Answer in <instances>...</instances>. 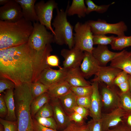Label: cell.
<instances>
[{
  "mask_svg": "<svg viewBox=\"0 0 131 131\" xmlns=\"http://www.w3.org/2000/svg\"><path fill=\"white\" fill-rule=\"evenodd\" d=\"M100 67L92 53L84 51L83 58L80 67L85 78H88L93 75H95Z\"/></svg>",
  "mask_w": 131,
  "mask_h": 131,
  "instance_id": "cell-16",
  "label": "cell"
},
{
  "mask_svg": "<svg viewBox=\"0 0 131 131\" xmlns=\"http://www.w3.org/2000/svg\"><path fill=\"white\" fill-rule=\"evenodd\" d=\"M91 84L92 87V92L90 97V115L92 119H100L102 113V105L99 82H94Z\"/></svg>",
  "mask_w": 131,
  "mask_h": 131,
  "instance_id": "cell-14",
  "label": "cell"
},
{
  "mask_svg": "<svg viewBox=\"0 0 131 131\" xmlns=\"http://www.w3.org/2000/svg\"><path fill=\"white\" fill-rule=\"evenodd\" d=\"M128 80L130 86V91L131 93V75L128 74Z\"/></svg>",
  "mask_w": 131,
  "mask_h": 131,
  "instance_id": "cell-50",
  "label": "cell"
},
{
  "mask_svg": "<svg viewBox=\"0 0 131 131\" xmlns=\"http://www.w3.org/2000/svg\"><path fill=\"white\" fill-rule=\"evenodd\" d=\"M120 106L127 113L131 112V93L130 91L120 93Z\"/></svg>",
  "mask_w": 131,
  "mask_h": 131,
  "instance_id": "cell-30",
  "label": "cell"
},
{
  "mask_svg": "<svg viewBox=\"0 0 131 131\" xmlns=\"http://www.w3.org/2000/svg\"><path fill=\"white\" fill-rule=\"evenodd\" d=\"M110 66L121 69L131 75V51L122 50L111 61Z\"/></svg>",
  "mask_w": 131,
  "mask_h": 131,
  "instance_id": "cell-19",
  "label": "cell"
},
{
  "mask_svg": "<svg viewBox=\"0 0 131 131\" xmlns=\"http://www.w3.org/2000/svg\"><path fill=\"white\" fill-rule=\"evenodd\" d=\"M15 86L14 83L10 80L5 78H0V94L4 92L5 90L14 89Z\"/></svg>",
  "mask_w": 131,
  "mask_h": 131,
  "instance_id": "cell-38",
  "label": "cell"
},
{
  "mask_svg": "<svg viewBox=\"0 0 131 131\" xmlns=\"http://www.w3.org/2000/svg\"><path fill=\"white\" fill-rule=\"evenodd\" d=\"M102 105V113L109 112L120 106L121 91L114 85L108 86L99 82Z\"/></svg>",
  "mask_w": 131,
  "mask_h": 131,
  "instance_id": "cell-7",
  "label": "cell"
},
{
  "mask_svg": "<svg viewBox=\"0 0 131 131\" xmlns=\"http://www.w3.org/2000/svg\"><path fill=\"white\" fill-rule=\"evenodd\" d=\"M3 97L8 110L7 115L5 120L12 121H16L14 89L7 90Z\"/></svg>",
  "mask_w": 131,
  "mask_h": 131,
  "instance_id": "cell-23",
  "label": "cell"
},
{
  "mask_svg": "<svg viewBox=\"0 0 131 131\" xmlns=\"http://www.w3.org/2000/svg\"><path fill=\"white\" fill-rule=\"evenodd\" d=\"M71 87L65 80L49 87L47 92L51 99L58 98L69 91Z\"/></svg>",
  "mask_w": 131,
  "mask_h": 131,
  "instance_id": "cell-25",
  "label": "cell"
},
{
  "mask_svg": "<svg viewBox=\"0 0 131 131\" xmlns=\"http://www.w3.org/2000/svg\"><path fill=\"white\" fill-rule=\"evenodd\" d=\"M61 131H88L87 124L80 125L71 122L67 126Z\"/></svg>",
  "mask_w": 131,
  "mask_h": 131,
  "instance_id": "cell-37",
  "label": "cell"
},
{
  "mask_svg": "<svg viewBox=\"0 0 131 131\" xmlns=\"http://www.w3.org/2000/svg\"><path fill=\"white\" fill-rule=\"evenodd\" d=\"M74 47L83 51L92 53L93 49V34L87 22H77L74 27Z\"/></svg>",
  "mask_w": 131,
  "mask_h": 131,
  "instance_id": "cell-6",
  "label": "cell"
},
{
  "mask_svg": "<svg viewBox=\"0 0 131 131\" xmlns=\"http://www.w3.org/2000/svg\"><path fill=\"white\" fill-rule=\"evenodd\" d=\"M65 81L72 87L86 86L91 85L82 75L80 67L68 70Z\"/></svg>",
  "mask_w": 131,
  "mask_h": 131,
  "instance_id": "cell-20",
  "label": "cell"
},
{
  "mask_svg": "<svg viewBox=\"0 0 131 131\" xmlns=\"http://www.w3.org/2000/svg\"><path fill=\"white\" fill-rule=\"evenodd\" d=\"M50 98L47 92L33 99L30 105L31 116L34 118L38 111L46 103L49 102Z\"/></svg>",
  "mask_w": 131,
  "mask_h": 131,
  "instance_id": "cell-26",
  "label": "cell"
},
{
  "mask_svg": "<svg viewBox=\"0 0 131 131\" xmlns=\"http://www.w3.org/2000/svg\"><path fill=\"white\" fill-rule=\"evenodd\" d=\"M10 0H0V5H4L7 3Z\"/></svg>",
  "mask_w": 131,
  "mask_h": 131,
  "instance_id": "cell-49",
  "label": "cell"
},
{
  "mask_svg": "<svg viewBox=\"0 0 131 131\" xmlns=\"http://www.w3.org/2000/svg\"><path fill=\"white\" fill-rule=\"evenodd\" d=\"M57 3L54 0H49L45 2L41 0L35 3V9L39 20L41 25L45 26L55 35L51 26V20L54 10L58 8Z\"/></svg>",
  "mask_w": 131,
  "mask_h": 131,
  "instance_id": "cell-9",
  "label": "cell"
},
{
  "mask_svg": "<svg viewBox=\"0 0 131 131\" xmlns=\"http://www.w3.org/2000/svg\"><path fill=\"white\" fill-rule=\"evenodd\" d=\"M122 123L131 130V112L127 113L125 114Z\"/></svg>",
  "mask_w": 131,
  "mask_h": 131,
  "instance_id": "cell-46",
  "label": "cell"
},
{
  "mask_svg": "<svg viewBox=\"0 0 131 131\" xmlns=\"http://www.w3.org/2000/svg\"><path fill=\"white\" fill-rule=\"evenodd\" d=\"M111 45L112 49L115 50H123L126 48L131 47V35L115 37Z\"/></svg>",
  "mask_w": 131,
  "mask_h": 131,
  "instance_id": "cell-27",
  "label": "cell"
},
{
  "mask_svg": "<svg viewBox=\"0 0 131 131\" xmlns=\"http://www.w3.org/2000/svg\"><path fill=\"white\" fill-rule=\"evenodd\" d=\"M115 37L107 36L103 34H93L94 45H107L112 44Z\"/></svg>",
  "mask_w": 131,
  "mask_h": 131,
  "instance_id": "cell-31",
  "label": "cell"
},
{
  "mask_svg": "<svg viewBox=\"0 0 131 131\" xmlns=\"http://www.w3.org/2000/svg\"><path fill=\"white\" fill-rule=\"evenodd\" d=\"M47 63L50 67H58L59 68L61 67L59 65V59L58 57L56 55H50L47 58Z\"/></svg>",
  "mask_w": 131,
  "mask_h": 131,
  "instance_id": "cell-42",
  "label": "cell"
},
{
  "mask_svg": "<svg viewBox=\"0 0 131 131\" xmlns=\"http://www.w3.org/2000/svg\"><path fill=\"white\" fill-rule=\"evenodd\" d=\"M34 118L43 126L57 130L58 129L57 124L53 117H43L35 116Z\"/></svg>",
  "mask_w": 131,
  "mask_h": 131,
  "instance_id": "cell-32",
  "label": "cell"
},
{
  "mask_svg": "<svg viewBox=\"0 0 131 131\" xmlns=\"http://www.w3.org/2000/svg\"><path fill=\"white\" fill-rule=\"evenodd\" d=\"M30 88L32 96L33 99H34L47 92L49 87L38 81L31 83Z\"/></svg>",
  "mask_w": 131,
  "mask_h": 131,
  "instance_id": "cell-28",
  "label": "cell"
},
{
  "mask_svg": "<svg viewBox=\"0 0 131 131\" xmlns=\"http://www.w3.org/2000/svg\"><path fill=\"white\" fill-rule=\"evenodd\" d=\"M87 22L93 34H112L119 36L125 35V33L128 30L127 25L123 21L115 24L108 23L105 20L100 19Z\"/></svg>",
  "mask_w": 131,
  "mask_h": 131,
  "instance_id": "cell-8",
  "label": "cell"
},
{
  "mask_svg": "<svg viewBox=\"0 0 131 131\" xmlns=\"http://www.w3.org/2000/svg\"><path fill=\"white\" fill-rule=\"evenodd\" d=\"M34 63L27 42L17 46L0 49V77L16 85L34 81Z\"/></svg>",
  "mask_w": 131,
  "mask_h": 131,
  "instance_id": "cell-1",
  "label": "cell"
},
{
  "mask_svg": "<svg viewBox=\"0 0 131 131\" xmlns=\"http://www.w3.org/2000/svg\"><path fill=\"white\" fill-rule=\"evenodd\" d=\"M50 102L52 107L53 117L57 124L58 129H65L71 122L69 116L62 107L58 98L51 99Z\"/></svg>",
  "mask_w": 131,
  "mask_h": 131,
  "instance_id": "cell-18",
  "label": "cell"
},
{
  "mask_svg": "<svg viewBox=\"0 0 131 131\" xmlns=\"http://www.w3.org/2000/svg\"><path fill=\"white\" fill-rule=\"evenodd\" d=\"M57 15L52 25L54 28L55 35L53 42L59 45L66 44L69 49L73 48L74 44L73 26L67 18V9H56Z\"/></svg>",
  "mask_w": 131,
  "mask_h": 131,
  "instance_id": "cell-5",
  "label": "cell"
},
{
  "mask_svg": "<svg viewBox=\"0 0 131 131\" xmlns=\"http://www.w3.org/2000/svg\"><path fill=\"white\" fill-rule=\"evenodd\" d=\"M69 120L71 122L80 125L85 124L84 122L85 119L81 115L75 112H74L69 116Z\"/></svg>",
  "mask_w": 131,
  "mask_h": 131,
  "instance_id": "cell-41",
  "label": "cell"
},
{
  "mask_svg": "<svg viewBox=\"0 0 131 131\" xmlns=\"http://www.w3.org/2000/svg\"><path fill=\"white\" fill-rule=\"evenodd\" d=\"M33 29L32 22L23 17L16 22L0 20V49L27 43Z\"/></svg>",
  "mask_w": 131,
  "mask_h": 131,
  "instance_id": "cell-3",
  "label": "cell"
},
{
  "mask_svg": "<svg viewBox=\"0 0 131 131\" xmlns=\"http://www.w3.org/2000/svg\"><path fill=\"white\" fill-rule=\"evenodd\" d=\"M121 51L115 52L110 50L107 45H98L94 47L92 54L100 66H104L119 55Z\"/></svg>",
  "mask_w": 131,
  "mask_h": 131,
  "instance_id": "cell-17",
  "label": "cell"
},
{
  "mask_svg": "<svg viewBox=\"0 0 131 131\" xmlns=\"http://www.w3.org/2000/svg\"><path fill=\"white\" fill-rule=\"evenodd\" d=\"M33 31L27 43L34 65V80L36 81L42 71L50 67L47 64L46 60L52 51L51 43L53 42L54 35L39 22H33Z\"/></svg>",
  "mask_w": 131,
  "mask_h": 131,
  "instance_id": "cell-2",
  "label": "cell"
},
{
  "mask_svg": "<svg viewBox=\"0 0 131 131\" xmlns=\"http://www.w3.org/2000/svg\"><path fill=\"white\" fill-rule=\"evenodd\" d=\"M91 96L77 97L76 103L78 106H82L89 109L90 108L91 100Z\"/></svg>",
  "mask_w": 131,
  "mask_h": 131,
  "instance_id": "cell-39",
  "label": "cell"
},
{
  "mask_svg": "<svg viewBox=\"0 0 131 131\" xmlns=\"http://www.w3.org/2000/svg\"><path fill=\"white\" fill-rule=\"evenodd\" d=\"M74 112L78 114L85 119L90 115L89 109L82 106L77 105L74 107Z\"/></svg>",
  "mask_w": 131,
  "mask_h": 131,
  "instance_id": "cell-45",
  "label": "cell"
},
{
  "mask_svg": "<svg viewBox=\"0 0 131 131\" xmlns=\"http://www.w3.org/2000/svg\"><path fill=\"white\" fill-rule=\"evenodd\" d=\"M0 123L4 126L5 131H18L17 121H9L0 118Z\"/></svg>",
  "mask_w": 131,
  "mask_h": 131,
  "instance_id": "cell-36",
  "label": "cell"
},
{
  "mask_svg": "<svg viewBox=\"0 0 131 131\" xmlns=\"http://www.w3.org/2000/svg\"><path fill=\"white\" fill-rule=\"evenodd\" d=\"M30 84L24 83L16 85L14 90L18 131H34L30 111L31 104L33 99Z\"/></svg>",
  "mask_w": 131,
  "mask_h": 131,
  "instance_id": "cell-4",
  "label": "cell"
},
{
  "mask_svg": "<svg viewBox=\"0 0 131 131\" xmlns=\"http://www.w3.org/2000/svg\"><path fill=\"white\" fill-rule=\"evenodd\" d=\"M85 2L87 6L86 14L93 11L100 13H104L107 10L111 5L114 3V2L109 4L98 5L95 4L91 0H86Z\"/></svg>",
  "mask_w": 131,
  "mask_h": 131,
  "instance_id": "cell-29",
  "label": "cell"
},
{
  "mask_svg": "<svg viewBox=\"0 0 131 131\" xmlns=\"http://www.w3.org/2000/svg\"><path fill=\"white\" fill-rule=\"evenodd\" d=\"M122 70L112 67L100 66L96 77L91 80L92 82L97 81L103 82L108 86H112L114 80L116 76Z\"/></svg>",
  "mask_w": 131,
  "mask_h": 131,
  "instance_id": "cell-15",
  "label": "cell"
},
{
  "mask_svg": "<svg viewBox=\"0 0 131 131\" xmlns=\"http://www.w3.org/2000/svg\"><path fill=\"white\" fill-rule=\"evenodd\" d=\"M70 90L77 97L90 96L92 92L91 85L86 86L71 87Z\"/></svg>",
  "mask_w": 131,
  "mask_h": 131,
  "instance_id": "cell-33",
  "label": "cell"
},
{
  "mask_svg": "<svg viewBox=\"0 0 131 131\" xmlns=\"http://www.w3.org/2000/svg\"><path fill=\"white\" fill-rule=\"evenodd\" d=\"M33 129L34 131H57V130L45 127L40 124L33 118Z\"/></svg>",
  "mask_w": 131,
  "mask_h": 131,
  "instance_id": "cell-44",
  "label": "cell"
},
{
  "mask_svg": "<svg viewBox=\"0 0 131 131\" xmlns=\"http://www.w3.org/2000/svg\"><path fill=\"white\" fill-rule=\"evenodd\" d=\"M69 3V2L66 8L67 15L72 16L76 14L80 18L85 16L87 7L84 0H73L70 6Z\"/></svg>",
  "mask_w": 131,
  "mask_h": 131,
  "instance_id": "cell-24",
  "label": "cell"
},
{
  "mask_svg": "<svg viewBox=\"0 0 131 131\" xmlns=\"http://www.w3.org/2000/svg\"><path fill=\"white\" fill-rule=\"evenodd\" d=\"M0 131H5L4 126L1 124H0Z\"/></svg>",
  "mask_w": 131,
  "mask_h": 131,
  "instance_id": "cell-51",
  "label": "cell"
},
{
  "mask_svg": "<svg viewBox=\"0 0 131 131\" xmlns=\"http://www.w3.org/2000/svg\"><path fill=\"white\" fill-rule=\"evenodd\" d=\"M8 113L7 107L4 98L3 96L0 95V116L1 118L6 117Z\"/></svg>",
  "mask_w": 131,
  "mask_h": 131,
  "instance_id": "cell-43",
  "label": "cell"
},
{
  "mask_svg": "<svg viewBox=\"0 0 131 131\" xmlns=\"http://www.w3.org/2000/svg\"><path fill=\"white\" fill-rule=\"evenodd\" d=\"M128 74L124 71H121L115 79L113 84L117 86L128 80Z\"/></svg>",
  "mask_w": 131,
  "mask_h": 131,
  "instance_id": "cell-40",
  "label": "cell"
},
{
  "mask_svg": "<svg viewBox=\"0 0 131 131\" xmlns=\"http://www.w3.org/2000/svg\"><path fill=\"white\" fill-rule=\"evenodd\" d=\"M107 131H131L122 123L115 127L109 129Z\"/></svg>",
  "mask_w": 131,
  "mask_h": 131,
  "instance_id": "cell-47",
  "label": "cell"
},
{
  "mask_svg": "<svg viewBox=\"0 0 131 131\" xmlns=\"http://www.w3.org/2000/svg\"><path fill=\"white\" fill-rule=\"evenodd\" d=\"M127 113L120 106L109 112L102 113L101 119L102 131H107L122 123L124 116Z\"/></svg>",
  "mask_w": 131,
  "mask_h": 131,
  "instance_id": "cell-13",
  "label": "cell"
},
{
  "mask_svg": "<svg viewBox=\"0 0 131 131\" xmlns=\"http://www.w3.org/2000/svg\"><path fill=\"white\" fill-rule=\"evenodd\" d=\"M77 98L70 90L67 93L58 98L62 107L68 116L74 112V108L77 105Z\"/></svg>",
  "mask_w": 131,
  "mask_h": 131,
  "instance_id": "cell-22",
  "label": "cell"
},
{
  "mask_svg": "<svg viewBox=\"0 0 131 131\" xmlns=\"http://www.w3.org/2000/svg\"><path fill=\"white\" fill-rule=\"evenodd\" d=\"M88 131H102V123L101 119H92L87 124Z\"/></svg>",
  "mask_w": 131,
  "mask_h": 131,
  "instance_id": "cell-35",
  "label": "cell"
},
{
  "mask_svg": "<svg viewBox=\"0 0 131 131\" xmlns=\"http://www.w3.org/2000/svg\"><path fill=\"white\" fill-rule=\"evenodd\" d=\"M35 116L43 117H53V109L49 102L44 104L38 111Z\"/></svg>",
  "mask_w": 131,
  "mask_h": 131,
  "instance_id": "cell-34",
  "label": "cell"
},
{
  "mask_svg": "<svg viewBox=\"0 0 131 131\" xmlns=\"http://www.w3.org/2000/svg\"><path fill=\"white\" fill-rule=\"evenodd\" d=\"M15 0L21 7L23 17L32 22H39L35 9L36 0Z\"/></svg>",
  "mask_w": 131,
  "mask_h": 131,
  "instance_id": "cell-21",
  "label": "cell"
},
{
  "mask_svg": "<svg viewBox=\"0 0 131 131\" xmlns=\"http://www.w3.org/2000/svg\"><path fill=\"white\" fill-rule=\"evenodd\" d=\"M23 17L21 7L15 0H10L0 7V20L16 22Z\"/></svg>",
  "mask_w": 131,
  "mask_h": 131,
  "instance_id": "cell-10",
  "label": "cell"
},
{
  "mask_svg": "<svg viewBox=\"0 0 131 131\" xmlns=\"http://www.w3.org/2000/svg\"><path fill=\"white\" fill-rule=\"evenodd\" d=\"M122 92L124 93L130 91V86L128 80L116 86Z\"/></svg>",
  "mask_w": 131,
  "mask_h": 131,
  "instance_id": "cell-48",
  "label": "cell"
},
{
  "mask_svg": "<svg viewBox=\"0 0 131 131\" xmlns=\"http://www.w3.org/2000/svg\"><path fill=\"white\" fill-rule=\"evenodd\" d=\"M68 70L63 67L55 70L50 67L44 69L40 75L39 81L49 87L65 81Z\"/></svg>",
  "mask_w": 131,
  "mask_h": 131,
  "instance_id": "cell-11",
  "label": "cell"
},
{
  "mask_svg": "<svg viewBox=\"0 0 131 131\" xmlns=\"http://www.w3.org/2000/svg\"><path fill=\"white\" fill-rule=\"evenodd\" d=\"M61 54L64 59L63 67L68 70L80 67L83 58L84 51L74 47L71 49H62Z\"/></svg>",
  "mask_w": 131,
  "mask_h": 131,
  "instance_id": "cell-12",
  "label": "cell"
}]
</instances>
